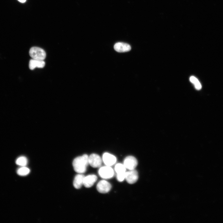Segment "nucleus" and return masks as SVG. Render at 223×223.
Masks as SVG:
<instances>
[{
	"instance_id": "39448f33",
	"label": "nucleus",
	"mask_w": 223,
	"mask_h": 223,
	"mask_svg": "<svg viewBox=\"0 0 223 223\" xmlns=\"http://www.w3.org/2000/svg\"><path fill=\"white\" fill-rule=\"evenodd\" d=\"M138 173L135 169L130 170L126 172L125 179L129 184H133L135 183L138 180Z\"/></svg>"
},
{
	"instance_id": "f8f14e48",
	"label": "nucleus",
	"mask_w": 223,
	"mask_h": 223,
	"mask_svg": "<svg viewBox=\"0 0 223 223\" xmlns=\"http://www.w3.org/2000/svg\"><path fill=\"white\" fill-rule=\"evenodd\" d=\"M45 65L44 60H40L32 59L29 62V67L31 70H33L36 68H42Z\"/></svg>"
},
{
	"instance_id": "20e7f679",
	"label": "nucleus",
	"mask_w": 223,
	"mask_h": 223,
	"mask_svg": "<svg viewBox=\"0 0 223 223\" xmlns=\"http://www.w3.org/2000/svg\"><path fill=\"white\" fill-rule=\"evenodd\" d=\"M138 164V161L134 157L128 156L125 159L123 164L126 168L130 170L134 169Z\"/></svg>"
},
{
	"instance_id": "f257e3e1",
	"label": "nucleus",
	"mask_w": 223,
	"mask_h": 223,
	"mask_svg": "<svg viewBox=\"0 0 223 223\" xmlns=\"http://www.w3.org/2000/svg\"><path fill=\"white\" fill-rule=\"evenodd\" d=\"M89 156L86 154L78 156L73 160L72 165L74 170L79 173H82L86 170L89 164Z\"/></svg>"
},
{
	"instance_id": "f3484780",
	"label": "nucleus",
	"mask_w": 223,
	"mask_h": 223,
	"mask_svg": "<svg viewBox=\"0 0 223 223\" xmlns=\"http://www.w3.org/2000/svg\"><path fill=\"white\" fill-rule=\"evenodd\" d=\"M125 173L126 172L124 173L117 174L116 178L118 181L121 182L125 179Z\"/></svg>"
},
{
	"instance_id": "9b49d317",
	"label": "nucleus",
	"mask_w": 223,
	"mask_h": 223,
	"mask_svg": "<svg viewBox=\"0 0 223 223\" xmlns=\"http://www.w3.org/2000/svg\"><path fill=\"white\" fill-rule=\"evenodd\" d=\"M85 176L81 173L77 175L74 179L73 185L74 187L77 189L80 188L83 185Z\"/></svg>"
},
{
	"instance_id": "6e6552de",
	"label": "nucleus",
	"mask_w": 223,
	"mask_h": 223,
	"mask_svg": "<svg viewBox=\"0 0 223 223\" xmlns=\"http://www.w3.org/2000/svg\"><path fill=\"white\" fill-rule=\"evenodd\" d=\"M103 160L105 164L110 166L115 163L116 161V157L109 153L105 152L103 155Z\"/></svg>"
},
{
	"instance_id": "dca6fc26",
	"label": "nucleus",
	"mask_w": 223,
	"mask_h": 223,
	"mask_svg": "<svg viewBox=\"0 0 223 223\" xmlns=\"http://www.w3.org/2000/svg\"><path fill=\"white\" fill-rule=\"evenodd\" d=\"M126 169V168L124 164L120 163L117 164L115 167V170L117 174L125 172Z\"/></svg>"
},
{
	"instance_id": "0eeeda50",
	"label": "nucleus",
	"mask_w": 223,
	"mask_h": 223,
	"mask_svg": "<svg viewBox=\"0 0 223 223\" xmlns=\"http://www.w3.org/2000/svg\"><path fill=\"white\" fill-rule=\"evenodd\" d=\"M89 163L91 166L96 168L100 167L102 163V160L98 154H92L89 157Z\"/></svg>"
},
{
	"instance_id": "1a4fd4ad",
	"label": "nucleus",
	"mask_w": 223,
	"mask_h": 223,
	"mask_svg": "<svg viewBox=\"0 0 223 223\" xmlns=\"http://www.w3.org/2000/svg\"><path fill=\"white\" fill-rule=\"evenodd\" d=\"M115 50L119 52H124L130 51L131 49L130 46L126 43L118 42L114 46Z\"/></svg>"
},
{
	"instance_id": "7ed1b4c3",
	"label": "nucleus",
	"mask_w": 223,
	"mask_h": 223,
	"mask_svg": "<svg viewBox=\"0 0 223 223\" xmlns=\"http://www.w3.org/2000/svg\"><path fill=\"white\" fill-rule=\"evenodd\" d=\"M98 173L100 177L104 179L111 178L114 175L113 169L110 166H107L100 168Z\"/></svg>"
},
{
	"instance_id": "4468645a",
	"label": "nucleus",
	"mask_w": 223,
	"mask_h": 223,
	"mask_svg": "<svg viewBox=\"0 0 223 223\" xmlns=\"http://www.w3.org/2000/svg\"><path fill=\"white\" fill-rule=\"evenodd\" d=\"M28 160L27 158L24 156H21L18 158L16 160V164L19 165L24 166L27 164Z\"/></svg>"
},
{
	"instance_id": "423d86ee",
	"label": "nucleus",
	"mask_w": 223,
	"mask_h": 223,
	"mask_svg": "<svg viewBox=\"0 0 223 223\" xmlns=\"http://www.w3.org/2000/svg\"><path fill=\"white\" fill-rule=\"evenodd\" d=\"M96 187L97 190L99 193H106L110 190L112 186L108 182L102 180L98 183Z\"/></svg>"
},
{
	"instance_id": "f03ea898",
	"label": "nucleus",
	"mask_w": 223,
	"mask_h": 223,
	"mask_svg": "<svg viewBox=\"0 0 223 223\" xmlns=\"http://www.w3.org/2000/svg\"><path fill=\"white\" fill-rule=\"evenodd\" d=\"M30 56L32 59L44 60L46 57V53L42 48L37 47H33L30 48L29 51Z\"/></svg>"
},
{
	"instance_id": "a211bd4d",
	"label": "nucleus",
	"mask_w": 223,
	"mask_h": 223,
	"mask_svg": "<svg viewBox=\"0 0 223 223\" xmlns=\"http://www.w3.org/2000/svg\"><path fill=\"white\" fill-rule=\"evenodd\" d=\"M19 2H25L26 0H18Z\"/></svg>"
},
{
	"instance_id": "ddd939ff",
	"label": "nucleus",
	"mask_w": 223,
	"mask_h": 223,
	"mask_svg": "<svg viewBox=\"0 0 223 223\" xmlns=\"http://www.w3.org/2000/svg\"><path fill=\"white\" fill-rule=\"evenodd\" d=\"M190 81L193 83L195 88L197 90H200L201 89V85L198 80V79L195 77L192 76L190 78Z\"/></svg>"
},
{
	"instance_id": "2eb2a0df",
	"label": "nucleus",
	"mask_w": 223,
	"mask_h": 223,
	"mask_svg": "<svg viewBox=\"0 0 223 223\" xmlns=\"http://www.w3.org/2000/svg\"><path fill=\"white\" fill-rule=\"evenodd\" d=\"M30 172V170L28 168L23 166L17 170V173L19 175L24 176L29 174Z\"/></svg>"
},
{
	"instance_id": "9d476101",
	"label": "nucleus",
	"mask_w": 223,
	"mask_h": 223,
	"mask_svg": "<svg viewBox=\"0 0 223 223\" xmlns=\"http://www.w3.org/2000/svg\"><path fill=\"white\" fill-rule=\"evenodd\" d=\"M97 179V176L94 174L89 175L85 177L83 185L86 188H90L94 184Z\"/></svg>"
}]
</instances>
